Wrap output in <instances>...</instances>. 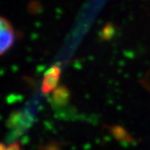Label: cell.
<instances>
[{
	"instance_id": "cell-4",
	"label": "cell",
	"mask_w": 150,
	"mask_h": 150,
	"mask_svg": "<svg viewBox=\"0 0 150 150\" xmlns=\"http://www.w3.org/2000/svg\"><path fill=\"white\" fill-rule=\"evenodd\" d=\"M8 150H18V147H11Z\"/></svg>"
},
{
	"instance_id": "cell-3",
	"label": "cell",
	"mask_w": 150,
	"mask_h": 150,
	"mask_svg": "<svg viewBox=\"0 0 150 150\" xmlns=\"http://www.w3.org/2000/svg\"><path fill=\"white\" fill-rule=\"evenodd\" d=\"M114 34V27L111 23H108L105 27L103 28L101 33V38L103 40H109L111 39Z\"/></svg>"
},
{
	"instance_id": "cell-1",
	"label": "cell",
	"mask_w": 150,
	"mask_h": 150,
	"mask_svg": "<svg viewBox=\"0 0 150 150\" xmlns=\"http://www.w3.org/2000/svg\"><path fill=\"white\" fill-rule=\"evenodd\" d=\"M1 51L2 55L13 46L15 40V32L13 25L7 18H1Z\"/></svg>"
},
{
	"instance_id": "cell-2",
	"label": "cell",
	"mask_w": 150,
	"mask_h": 150,
	"mask_svg": "<svg viewBox=\"0 0 150 150\" xmlns=\"http://www.w3.org/2000/svg\"><path fill=\"white\" fill-rule=\"evenodd\" d=\"M61 74V69L58 65H54L48 69L43 75L41 90L43 93H49L54 90L59 83Z\"/></svg>"
}]
</instances>
